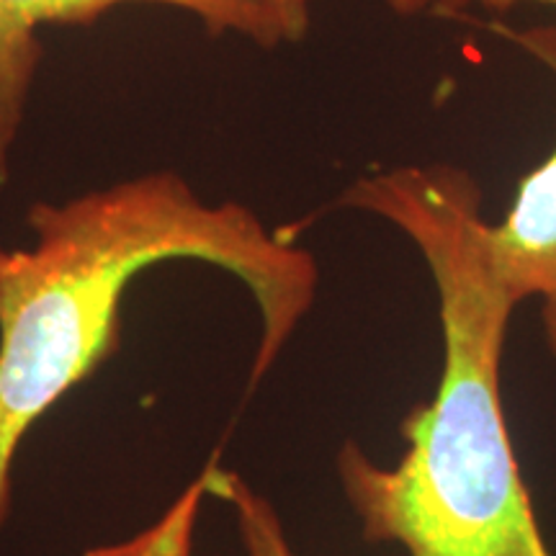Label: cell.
Returning a JSON list of instances; mask_svg holds the SVG:
<instances>
[{"instance_id": "obj_1", "label": "cell", "mask_w": 556, "mask_h": 556, "mask_svg": "<svg viewBox=\"0 0 556 556\" xmlns=\"http://www.w3.org/2000/svg\"><path fill=\"white\" fill-rule=\"evenodd\" d=\"M338 204L413 242L435 283L443 336L438 392L402 420L400 462L381 467L356 441L338 451L364 539L407 556H554L505 422L500 366L520 304L492 263L477 178L448 163L397 165L356 178Z\"/></svg>"}, {"instance_id": "obj_2", "label": "cell", "mask_w": 556, "mask_h": 556, "mask_svg": "<svg viewBox=\"0 0 556 556\" xmlns=\"http://www.w3.org/2000/svg\"><path fill=\"white\" fill-rule=\"evenodd\" d=\"M34 242L0 248V528L24 438L122 345L129 283L165 261L227 270L261 315L253 384L266 377L317 296L315 255L270 232L253 208L206 204L155 170L29 208Z\"/></svg>"}, {"instance_id": "obj_3", "label": "cell", "mask_w": 556, "mask_h": 556, "mask_svg": "<svg viewBox=\"0 0 556 556\" xmlns=\"http://www.w3.org/2000/svg\"><path fill=\"white\" fill-rule=\"evenodd\" d=\"M122 5H160L189 13L208 37L238 34L258 47H278L276 31L248 0H0V180L5 178L26 119V103L45 58V26H88Z\"/></svg>"}, {"instance_id": "obj_4", "label": "cell", "mask_w": 556, "mask_h": 556, "mask_svg": "<svg viewBox=\"0 0 556 556\" xmlns=\"http://www.w3.org/2000/svg\"><path fill=\"white\" fill-rule=\"evenodd\" d=\"M556 78V26H495ZM490 255L518 304L539 299L548 353L556 358V148L520 180L500 225H490Z\"/></svg>"}, {"instance_id": "obj_5", "label": "cell", "mask_w": 556, "mask_h": 556, "mask_svg": "<svg viewBox=\"0 0 556 556\" xmlns=\"http://www.w3.org/2000/svg\"><path fill=\"white\" fill-rule=\"evenodd\" d=\"M208 486H212V464L173 500V505L155 523L122 544L88 548L83 556H191L193 528Z\"/></svg>"}, {"instance_id": "obj_6", "label": "cell", "mask_w": 556, "mask_h": 556, "mask_svg": "<svg viewBox=\"0 0 556 556\" xmlns=\"http://www.w3.org/2000/svg\"><path fill=\"white\" fill-rule=\"evenodd\" d=\"M208 495H217L232 505L240 541L245 546L248 556H296L270 500L258 495L235 471L217 469L212 464V486H208Z\"/></svg>"}, {"instance_id": "obj_7", "label": "cell", "mask_w": 556, "mask_h": 556, "mask_svg": "<svg viewBox=\"0 0 556 556\" xmlns=\"http://www.w3.org/2000/svg\"><path fill=\"white\" fill-rule=\"evenodd\" d=\"M263 13L270 29L276 31L278 45H296L307 39L312 29L309 0H248Z\"/></svg>"}, {"instance_id": "obj_8", "label": "cell", "mask_w": 556, "mask_h": 556, "mask_svg": "<svg viewBox=\"0 0 556 556\" xmlns=\"http://www.w3.org/2000/svg\"><path fill=\"white\" fill-rule=\"evenodd\" d=\"M523 3H539V5H552V9H556V0H451L441 13H454L458 9H467V5H482V9H490V11H510Z\"/></svg>"}, {"instance_id": "obj_9", "label": "cell", "mask_w": 556, "mask_h": 556, "mask_svg": "<svg viewBox=\"0 0 556 556\" xmlns=\"http://www.w3.org/2000/svg\"><path fill=\"white\" fill-rule=\"evenodd\" d=\"M381 3L397 16H417L426 11H443L451 0H381Z\"/></svg>"}]
</instances>
